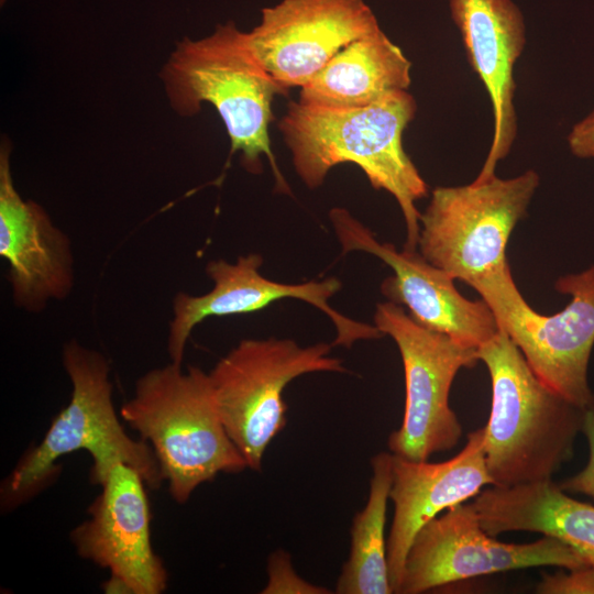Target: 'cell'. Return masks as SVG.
<instances>
[{
    "instance_id": "cell-18",
    "label": "cell",
    "mask_w": 594,
    "mask_h": 594,
    "mask_svg": "<svg viewBox=\"0 0 594 594\" xmlns=\"http://www.w3.org/2000/svg\"><path fill=\"white\" fill-rule=\"evenodd\" d=\"M484 530L532 531L557 538L594 566V505L572 498L552 480L492 486L472 502Z\"/></svg>"
},
{
    "instance_id": "cell-17",
    "label": "cell",
    "mask_w": 594,
    "mask_h": 594,
    "mask_svg": "<svg viewBox=\"0 0 594 594\" xmlns=\"http://www.w3.org/2000/svg\"><path fill=\"white\" fill-rule=\"evenodd\" d=\"M492 485L484 452V427L468 435L452 459L431 463L393 454L389 499L394 517L387 538L389 581L396 593L407 552L417 532L442 510L474 498Z\"/></svg>"
},
{
    "instance_id": "cell-20",
    "label": "cell",
    "mask_w": 594,
    "mask_h": 594,
    "mask_svg": "<svg viewBox=\"0 0 594 594\" xmlns=\"http://www.w3.org/2000/svg\"><path fill=\"white\" fill-rule=\"evenodd\" d=\"M373 475L365 507L351 528V549L338 579L339 594L394 593L387 562L385 522L393 479V454L381 452L371 461Z\"/></svg>"
},
{
    "instance_id": "cell-25",
    "label": "cell",
    "mask_w": 594,
    "mask_h": 594,
    "mask_svg": "<svg viewBox=\"0 0 594 594\" xmlns=\"http://www.w3.org/2000/svg\"><path fill=\"white\" fill-rule=\"evenodd\" d=\"M4 1H6V0H1V4H3Z\"/></svg>"
},
{
    "instance_id": "cell-23",
    "label": "cell",
    "mask_w": 594,
    "mask_h": 594,
    "mask_svg": "<svg viewBox=\"0 0 594 594\" xmlns=\"http://www.w3.org/2000/svg\"><path fill=\"white\" fill-rule=\"evenodd\" d=\"M582 431L588 444L587 463L579 473L558 484L566 493L583 494L594 499V407L586 409Z\"/></svg>"
},
{
    "instance_id": "cell-16",
    "label": "cell",
    "mask_w": 594,
    "mask_h": 594,
    "mask_svg": "<svg viewBox=\"0 0 594 594\" xmlns=\"http://www.w3.org/2000/svg\"><path fill=\"white\" fill-rule=\"evenodd\" d=\"M449 7L470 65L492 103V144L474 179L484 182L495 175L496 164L508 155L516 139L514 66L526 44L525 20L512 0H449Z\"/></svg>"
},
{
    "instance_id": "cell-10",
    "label": "cell",
    "mask_w": 594,
    "mask_h": 594,
    "mask_svg": "<svg viewBox=\"0 0 594 594\" xmlns=\"http://www.w3.org/2000/svg\"><path fill=\"white\" fill-rule=\"evenodd\" d=\"M566 570L588 565L563 541L543 536L507 543L488 535L470 504H459L427 522L407 552L398 594H419L450 583L532 566Z\"/></svg>"
},
{
    "instance_id": "cell-24",
    "label": "cell",
    "mask_w": 594,
    "mask_h": 594,
    "mask_svg": "<svg viewBox=\"0 0 594 594\" xmlns=\"http://www.w3.org/2000/svg\"><path fill=\"white\" fill-rule=\"evenodd\" d=\"M568 144L573 155L594 158V111L572 128L568 135Z\"/></svg>"
},
{
    "instance_id": "cell-1",
    "label": "cell",
    "mask_w": 594,
    "mask_h": 594,
    "mask_svg": "<svg viewBox=\"0 0 594 594\" xmlns=\"http://www.w3.org/2000/svg\"><path fill=\"white\" fill-rule=\"evenodd\" d=\"M417 111L407 90L360 108H327L290 101L278 128L294 167L309 188L320 186L336 165H358L373 188L389 193L402 210L405 250L416 251L420 212L416 201L428 186L404 150L403 134Z\"/></svg>"
},
{
    "instance_id": "cell-19",
    "label": "cell",
    "mask_w": 594,
    "mask_h": 594,
    "mask_svg": "<svg viewBox=\"0 0 594 594\" xmlns=\"http://www.w3.org/2000/svg\"><path fill=\"white\" fill-rule=\"evenodd\" d=\"M411 63L383 30L342 48L307 85L302 103L360 108L410 86Z\"/></svg>"
},
{
    "instance_id": "cell-14",
    "label": "cell",
    "mask_w": 594,
    "mask_h": 594,
    "mask_svg": "<svg viewBox=\"0 0 594 594\" xmlns=\"http://www.w3.org/2000/svg\"><path fill=\"white\" fill-rule=\"evenodd\" d=\"M100 486L87 510L89 518L70 532L77 553L109 569L130 594L164 592L167 572L151 543L144 479L134 468L118 463Z\"/></svg>"
},
{
    "instance_id": "cell-13",
    "label": "cell",
    "mask_w": 594,
    "mask_h": 594,
    "mask_svg": "<svg viewBox=\"0 0 594 594\" xmlns=\"http://www.w3.org/2000/svg\"><path fill=\"white\" fill-rule=\"evenodd\" d=\"M262 263L263 257L257 253L239 256L235 263L210 261L206 272L213 282L212 289L200 296L176 295L167 342L170 362L183 363L187 340L193 329L205 319L254 312L284 298L300 299L324 312L337 331L333 345L351 348L356 341L384 336L375 324L355 321L330 306L329 299L342 287L338 278L278 283L258 272Z\"/></svg>"
},
{
    "instance_id": "cell-22",
    "label": "cell",
    "mask_w": 594,
    "mask_h": 594,
    "mask_svg": "<svg viewBox=\"0 0 594 594\" xmlns=\"http://www.w3.org/2000/svg\"><path fill=\"white\" fill-rule=\"evenodd\" d=\"M569 572L544 574L536 591L541 594H594V566L570 569Z\"/></svg>"
},
{
    "instance_id": "cell-4",
    "label": "cell",
    "mask_w": 594,
    "mask_h": 594,
    "mask_svg": "<svg viewBox=\"0 0 594 594\" xmlns=\"http://www.w3.org/2000/svg\"><path fill=\"white\" fill-rule=\"evenodd\" d=\"M120 416L152 448L178 504L219 473L248 468L223 426L209 374L200 367L184 371L170 362L146 372Z\"/></svg>"
},
{
    "instance_id": "cell-8",
    "label": "cell",
    "mask_w": 594,
    "mask_h": 594,
    "mask_svg": "<svg viewBox=\"0 0 594 594\" xmlns=\"http://www.w3.org/2000/svg\"><path fill=\"white\" fill-rule=\"evenodd\" d=\"M320 342L300 346L290 339H244L208 373L216 404L248 468L260 471L271 441L286 426L284 388L312 372H348Z\"/></svg>"
},
{
    "instance_id": "cell-5",
    "label": "cell",
    "mask_w": 594,
    "mask_h": 594,
    "mask_svg": "<svg viewBox=\"0 0 594 594\" xmlns=\"http://www.w3.org/2000/svg\"><path fill=\"white\" fill-rule=\"evenodd\" d=\"M63 364L72 382L70 400L6 480L2 504L14 507L31 498L58 474L56 461L79 450L91 457L94 485H101L111 468L124 463L140 472L146 486L158 488L164 480L152 448L132 439L119 420L106 358L70 341L64 346Z\"/></svg>"
},
{
    "instance_id": "cell-7",
    "label": "cell",
    "mask_w": 594,
    "mask_h": 594,
    "mask_svg": "<svg viewBox=\"0 0 594 594\" xmlns=\"http://www.w3.org/2000/svg\"><path fill=\"white\" fill-rule=\"evenodd\" d=\"M529 169L464 186L436 187L419 218V253L454 279L472 286L508 262L506 245L539 186Z\"/></svg>"
},
{
    "instance_id": "cell-21",
    "label": "cell",
    "mask_w": 594,
    "mask_h": 594,
    "mask_svg": "<svg viewBox=\"0 0 594 594\" xmlns=\"http://www.w3.org/2000/svg\"><path fill=\"white\" fill-rule=\"evenodd\" d=\"M267 584L262 591L264 594L301 593L324 594L330 593L324 587L302 580L293 569L290 557L283 550L272 553L267 564Z\"/></svg>"
},
{
    "instance_id": "cell-12",
    "label": "cell",
    "mask_w": 594,
    "mask_h": 594,
    "mask_svg": "<svg viewBox=\"0 0 594 594\" xmlns=\"http://www.w3.org/2000/svg\"><path fill=\"white\" fill-rule=\"evenodd\" d=\"M363 0H282L245 32L262 66L282 86L304 87L342 48L381 31Z\"/></svg>"
},
{
    "instance_id": "cell-15",
    "label": "cell",
    "mask_w": 594,
    "mask_h": 594,
    "mask_svg": "<svg viewBox=\"0 0 594 594\" xmlns=\"http://www.w3.org/2000/svg\"><path fill=\"white\" fill-rule=\"evenodd\" d=\"M0 255L9 264L14 304L38 312L52 299H64L74 286V257L68 237L45 210L16 191L9 151L0 154Z\"/></svg>"
},
{
    "instance_id": "cell-6",
    "label": "cell",
    "mask_w": 594,
    "mask_h": 594,
    "mask_svg": "<svg viewBox=\"0 0 594 594\" xmlns=\"http://www.w3.org/2000/svg\"><path fill=\"white\" fill-rule=\"evenodd\" d=\"M471 287L547 386L583 409L594 407L587 381L594 345V265L556 282V289L570 295L571 301L550 316L535 311L525 300L509 264Z\"/></svg>"
},
{
    "instance_id": "cell-2",
    "label": "cell",
    "mask_w": 594,
    "mask_h": 594,
    "mask_svg": "<svg viewBox=\"0 0 594 594\" xmlns=\"http://www.w3.org/2000/svg\"><path fill=\"white\" fill-rule=\"evenodd\" d=\"M490 373L492 405L484 452L492 486L549 481L573 457L586 409L547 386L502 330L477 348Z\"/></svg>"
},
{
    "instance_id": "cell-3",
    "label": "cell",
    "mask_w": 594,
    "mask_h": 594,
    "mask_svg": "<svg viewBox=\"0 0 594 594\" xmlns=\"http://www.w3.org/2000/svg\"><path fill=\"white\" fill-rule=\"evenodd\" d=\"M167 94L180 114L197 112L202 102L218 111L230 138V155L240 152L243 167L262 172L265 156L275 177V189L290 194L272 151L268 128L272 103L288 89L274 79L251 51L245 32L234 22L219 24L201 40L178 43L163 72Z\"/></svg>"
},
{
    "instance_id": "cell-9",
    "label": "cell",
    "mask_w": 594,
    "mask_h": 594,
    "mask_svg": "<svg viewBox=\"0 0 594 594\" xmlns=\"http://www.w3.org/2000/svg\"><path fill=\"white\" fill-rule=\"evenodd\" d=\"M374 324L397 344L405 374L403 421L388 437L392 454L427 461L453 449L462 427L449 404L450 389L462 367L480 361L477 349L424 327L392 301L377 304Z\"/></svg>"
},
{
    "instance_id": "cell-11",
    "label": "cell",
    "mask_w": 594,
    "mask_h": 594,
    "mask_svg": "<svg viewBox=\"0 0 594 594\" xmlns=\"http://www.w3.org/2000/svg\"><path fill=\"white\" fill-rule=\"evenodd\" d=\"M330 220L342 254L363 251L393 270L394 274L383 280L381 290L389 301L406 306L417 322L476 349L498 333L487 304L462 296L454 286V278L420 253L397 251L393 244L377 241L369 228L343 208L331 209Z\"/></svg>"
}]
</instances>
